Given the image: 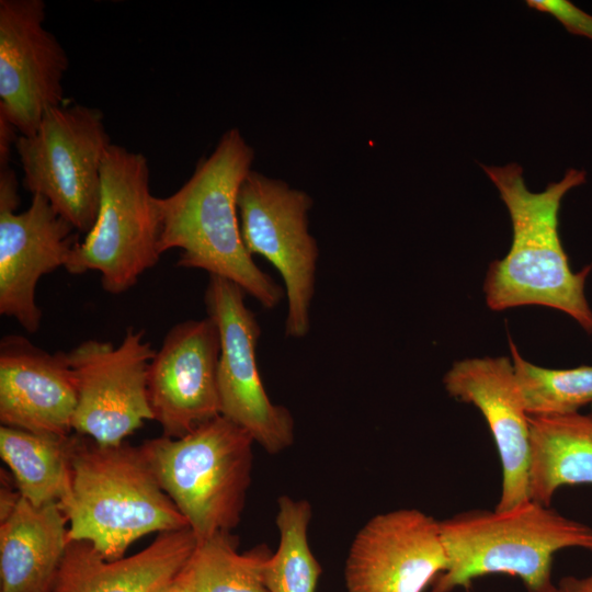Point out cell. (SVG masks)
I'll use <instances>...</instances> for the list:
<instances>
[{"mask_svg": "<svg viewBox=\"0 0 592 592\" xmlns=\"http://www.w3.org/2000/svg\"><path fill=\"white\" fill-rule=\"evenodd\" d=\"M19 203L15 172L0 168V314L34 333L42 320L37 283L66 266L78 231L42 195H33L22 213H15Z\"/></svg>", "mask_w": 592, "mask_h": 592, "instance_id": "8fae6325", "label": "cell"}, {"mask_svg": "<svg viewBox=\"0 0 592 592\" xmlns=\"http://www.w3.org/2000/svg\"><path fill=\"white\" fill-rule=\"evenodd\" d=\"M443 383L449 396L474 405L489 426L502 467L501 494L494 510L528 501L531 430L512 361L505 356L457 361Z\"/></svg>", "mask_w": 592, "mask_h": 592, "instance_id": "9a60e30c", "label": "cell"}, {"mask_svg": "<svg viewBox=\"0 0 592 592\" xmlns=\"http://www.w3.org/2000/svg\"><path fill=\"white\" fill-rule=\"evenodd\" d=\"M246 294L238 284L209 275L204 298L220 338V415L246 430L269 454H278L294 442V419L287 408L273 403L264 389L255 360L261 328L246 305Z\"/></svg>", "mask_w": 592, "mask_h": 592, "instance_id": "9c48e42d", "label": "cell"}, {"mask_svg": "<svg viewBox=\"0 0 592 592\" xmlns=\"http://www.w3.org/2000/svg\"><path fill=\"white\" fill-rule=\"evenodd\" d=\"M238 538L219 532L198 540L191 558L195 592H269L258 569V548L237 550Z\"/></svg>", "mask_w": 592, "mask_h": 592, "instance_id": "603a6c76", "label": "cell"}, {"mask_svg": "<svg viewBox=\"0 0 592 592\" xmlns=\"http://www.w3.org/2000/svg\"><path fill=\"white\" fill-rule=\"evenodd\" d=\"M311 515L307 500L278 498V547L274 554L263 545L257 547L259 573L269 592H316L322 568L308 543Z\"/></svg>", "mask_w": 592, "mask_h": 592, "instance_id": "44dd1931", "label": "cell"}, {"mask_svg": "<svg viewBox=\"0 0 592 592\" xmlns=\"http://www.w3.org/2000/svg\"><path fill=\"white\" fill-rule=\"evenodd\" d=\"M43 0H0V114L21 135L33 134L64 103L69 60L44 26Z\"/></svg>", "mask_w": 592, "mask_h": 592, "instance_id": "4fadbf2b", "label": "cell"}, {"mask_svg": "<svg viewBox=\"0 0 592 592\" xmlns=\"http://www.w3.org/2000/svg\"><path fill=\"white\" fill-rule=\"evenodd\" d=\"M448 566L440 521L403 508L369 519L345 560L346 592H424Z\"/></svg>", "mask_w": 592, "mask_h": 592, "instance_id": "7c38bea8", "label": "cell"}, {"mask_svg": "<svg viewBox=\"0 0 592 592\" xmlns=\"http://www.w3.org/2000/svg\"><path fill=\"white\" fill-rule=\"evenodd\" d=\"M158 592H195L191 560L186 567Z\"/></svg>", "mask_w": 592, "mask_h": 592, "instance_id": "484cf974", "label": "cell"}, {"mask_svg": "<svg viewBox=\"0 0 592 592\" xmlns=\"http://www.w3.org/2000/svg\"><path fill=\"white\" fill-rule=\"evenodd\" d=\"M440 525L448 566L430 592H453L494 573L519 578L527 592H556L555 555L566 548L592 551L590 525L532 500L504 511H465Z\"/></svg>", "mask_w": 592, "mask_h": 592, "instance_id": "277c9868", "label": "cell"}, {"mask_svg": "<svg viewBox=\"0 0 592 592\" xmlns=\"http://www.w3.org/2000/svg\"><path fill=\"white\" fill-rule=\"evenodd\" d=\"M15 126L0 114V168L9 167L12 146L15 147L19 136Z\"/></svg>", "mask_w": 592, "mask_h": 592, "instance_id": "d4e9b609", "label": "cell"}, {"mask_svg": "<svg viewBox=\"0 0 592 592\" xmlns=\"http://www.w3.org/2000/svg\"><path fill=\"white\" fill-rule=\"evenodd\" d=\"M253 158V149L239 129L230 128L178 191L156 197L158 248L160 254L180 249L178 266L227 278L272 309L281 303L284 291L246 249L237 213L238 192Z\"/></svg>", "mask_w": 592, "mask_h": 592, "instance_id": "6da1fadb", "label": "cell"}, {"mask_svg": "<svg viewBox=\"0 0 592 592\" xmlns=\"http://www.w3.org/2000/svg\"><path fill=\"white\" fill-rule=\"evenodd\" d=\"M60 505L68 538L91 543L107 560L123 558L145 535L190 527L139 446L103 445L78 433L70 493Z\"/></svg>", "mask_w": 592, "mask_h": 592, "instance_id": "3957f363", "label": "cell"}, {"mask_svg": "<svg viewBox=\"0 0 592 592\" xmlns=\"http://www.w3.org/2000/svg\"><path fill=\"white\" fill-rule=\"evenodd\" d=\"M514 376L528 417H556L579 412L592 402V366L568 369L537 366L509 340Z\"/></svg>", "mask_w": 592, "mask_h": 592, "instance_id": "7402d4cb", "label": "cell"}, {"mask_svg": "<svg viewBox=\"0 0 592 592\" xmlns=\"http://www.w3.org/2000/svg\"><path fill=\"white\" fill-rule=\"evenodd\" d=\"M496 185L512 221L508 254L489 265L483 283L486 303L501 311L538 305L570 316L592 333V309L584 285L591 266L572 272L558 231L563 196L587 180L583 170L569 169L560 181L539 193L531 192L523 169L515 162L502 167L481 164Z\"/></svg>", "mask_w": 592, "mask_h": 592, "instance_id": "7a4b0ae2", "label": "cell"}, {"mask_svg": "<svg viewBox=\"0 0 592 592\" xmlns=\"http://www.w3.org/2000/svg\"><path fill=\"white\" fill-rule=\"evenodd\" d=\"M110 145L100 109L55 106L33 134L16 140L23 185L32 195L44 196L58 215L87 235L96 219L101 167Z\"/></svg>", "mask_w": 592, "mask_h": 592, "instance_id": "52a82bcc", "label": "cell"}, {"mask_svg": "<svg viewBox=\"0 0 592 592\" xmlns=\"http://www.w3.org/2000/svg\"><path fill=\"white\" fill-rule=\"evenodd\" d=\"M219 331L208 316L172 327L149 365L148 398L163 436L179 439L220 415Z\"/></svg>", "mask_w": 592, "mask_h": 592, "instance_id": "5bb4252c", "label": "cell"}, {"mask_svg": "<svg viewBox=\"0 0 592 592\" xmlns=\"http://www.w3.org/2000/svg\"><path fill=\"white\" fill-rule=\"evenodd\" d=\"M143 329L128 328L123 341L89 339L67 352L78 401L72 430L103 445H117L153 420L148 371L156 354Z\"/></svg>", "mask_w": 592, "mask_h": 592, "instance_id": "30bf717a", "label": "cell"}, {"mask_svg": "<svg viewBox=\"0 0 592 592\" xmlns=\"http://www.w3.org/2000/svg\"><path fill=\"white\" fill-rule=\"evenodd\" d=\"M252 436L218 415L191 433L139 445L162 490L198 540L238 526L251 485Z\"/></svg>", "mask_w": 592, "mask_h": 592, "instance_id": "5b68a950", "label": "cell"}, {"mask_svg": "<svg viewBox=\"0 0 592 592\" xmlns=\"http://www.w3.org/2000/svg\"><path fill=\"white\" fill-rule=\"evenodd\" d=\"M76 435L36 434L1 425L0 456L20 494L35 506L62 503L70 493Z\"/></svg>", "mask_w": 592, "mask_h": 592, "instance_id": "ffe728a7", "label": "cell"}, {"mask_svg": "<svg viewBox=\"0 0 592 592\" xmlns=\"http://www.w3.org/2000/svg\"><path fill=\"white\" fill-rule=\"evenodd\" d=\"M556 587V592H592V570L583 577L565 576Z\"/></svg>", "mask_w": 592, "mask_h": 592, "instance_id": "83f0119b", "label": "cell"}, {"mask_svg": "<svg viewBox=\"0 0 592 592\" xmlns=\"http://www.w3.org/2000/svg\"><path fill=\"white\" fill-rule=\"evenodd\" d=\"M530 8L557 19L568 32L592 41V15L566 0H528Z\"/></svg>", "mask_w": 592, "mask_h": 592, "instance_id": "cb8c5ba5", "label": "cell"}, {"mask_svg": "<svg viewBox=\"0 0 592 592\" xmlns=\"http://www.w3.org/2000/svg\"><path fill=\"white\" fill-rule=\"evenodd\" d=\"M78 401L67 353H48L21 335L0 343V421L36 434L67 436Z\"/></svg>", "mask_w": 592, "mask_h": 592, "instance_id": "2e32d148", "label": "cell"}, {"mask_svg": "<svg viewBox=\"0 0 592 592\" xmlns=\"http://www.w3.org/2000/svg\"><path fill=\"white\" fill-rule=\"evenodd\" d=\"M100 179L96 219L65 269L72 274L99 272L103 288L117 295L159 261L160 218L143 153L111 144Z\"/></svg>", "mask_w": 592, "mask_h": 592, "instance_id": "8992f818", "label": "cell"}, {"mask_svg": "<svg viewBox=\"0 0 592 592\" xmlns=\"http://www.w3.org/2000/svg\"><path fill=\"white\" fill-rule=\"evenodd\" d=\"M197 544L190 527L161 532L139 553L107 560L91 543L69 539L49 592H158L186 567Z\"/></svg>", "mask_w": 592, "mask_h": 592, "instance_id": "e0dca14e", "label": "cell"}, {"mask_svg": "<svg viewBox=\"0 0 592 592\" xmlns=\"http://www.w3.org/2000/svg\"><path fill=\"white\" fill-rule=\"evenodd\" d=\"M60 503L35 506L22 496L0 521V592H49L68 544Z\"/></svg>", "mask_w": 592, "mask_h": 592, "instance_id": "ac0fdd59", "label": "cell"}, {"mask_svg": "<svg viewBox=\"0 0 592 592\" xmlns=\"http://www.w3.org/2000/svg\"><path fill=\"white\" fill-rule=\"evenodd\" d=\"M5 480L1 478V490H0V521H3L9 514L14 510L18 504L21 494L19 490L13 489V485L9 483L7 480V475H4Z\"/></svg>", "mask_w": 592, "mask_h": 592, "instance_id": "4316f807", "label": "cell"}, {"mask_svg": "<svg viewBox=\"0 0 592 592\" xmlns=\"http://www.w3.org/2000/svg\"><path fill=\"white\" fill-rule=\"evenodd\" d=\"M311 197L285 182L251 170L240 185L237 207L248 252L266 259L285 286V334L301 339L310 329L319 250L308 231Z\"/></svg>", "mask_w": 592, "mask_h": 592, "instance_id": "ba28073f", "label": "cell"}, {"mask_svg": "<svg viewBox=\"0 0 592 592\" xmlns=\"http://www.w3.org/2000/svg\"><path fill=\"white\" fill-rule=\"evenodd\" d=\"M530 500L550 506L563 486L592 485V412L528 417Z\"/></svg>", "mask_w": 592, "mask_h": 592, "instance_id": "d6986e66", "label": "cell"}]
</instances>
